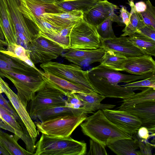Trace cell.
I'll use <instances>...</instances> for the list:
<instances>
[{"instance_id":"1","label":"cell","mask_w":155,"mask_h":155,"mask_svg":"<svg viewBox=\"0 0 155 155\" xmlns=\"http://www.w3.org/2000/svg\"><path fill=\"white\" fill-rule=\"evenodd\" d=\"M91 83L105 97L120 98L123 100L135 93L137 88L121 86L120 83H129L137 80L148 78L155 74L150 73L142 75H131L121 73L100 64L88 71Z\"/></svg>"},{"instance_id":"2","label":"cell","mask_w":155,"mask_h":155,"mask_svg":"<svg viewBox=\"0 0 155 155\" xmlns=\"http://www.w3.org/2000/svg\"><path fill=\"white\" fill-rule=\"evenodd\" d=\"M80 125L85 135L105 146L116 140L133 137L109 120L102 110L87 117Z\"/></svg>"},{"instance_id":"3","label":"cell","mask_w":155,"mask_h":155,"mask_svg":"<svg viewBox=\"0 0 155 155\" xmlns=\"http://www.w3.org/2000/svg\"><path fill=\"white\" fill-rule=\"evenodd\" d=\"M35 145V155H84L87 153L86 143L70 136L51 137L42 134Z\"/></svg>"},{"instance_id":"4","label":"cell","mask_w":155,"mask_h":155,"mask_svg":"<svg viewBox=\"0 0 155 155\" xmlns=\"http://www.w3.org/2000/svg\"><path fill=\"white\" fill-rule=\"evenodd\" d=\"M0 77L6 78L12 82L17 90L18 97L26 108L47 79L45 72L42 71L35 75H28L2 70Z\"/></svg>"},{"instance_id":"5","label":"cell","mask_w":155,"mask_h":155,"mask_svg":"<svg viewBox=\"0 0 155 155\" xmlns=\"http://www.w3.org/2000/svg\"><path fill=\"white\" fill-rule=\"evenodd\" d=\"M67 97L47 79L43 86L28 103L27 110L31 119L36 112L47 108L65 106Z\"/></svg>"},{"instance_id":"6","label":"cell","mask_w":155,"mask_h":155,"mask_svg":"<svg viewBox=\"0 0 155 155\" xmlns=\"http://www.w3.org/2000/svg\"><path fill=\"white\" fill-rule=\"evenodd\" d=\"M87 115H66L34 123L38 132L47 136L67 137L70 136L75 129L85 120Z\"/></svg>"},{"instance_id":"7","label":"cell","mask_w":155,"mask_h":155,"mask_svg":"<svg viewBox=\"0 0 155 155\" xmlns=\"http://www.w3.org/2000/svg\"><path fill=\"white\" fill-rule=\"evenodd\" d=\"M40 66L45 73L79 84L100 94L91 83L88 71L83 70L79 66L50 61L41 64Z\"/></svg>"},{"instance_id":"8","label":"cell","mask_w":155,"mask_h":155,"mask_svg":"<svg viewBox=\"0 0 155 155\" xmlns=\"http://www.w3.org/2000/svg\"><path fill=\"white\" fill-rule=\"evenodd\" d=\"M69 38L70 48L86 50L102 48L101 38L96 27L83 19L74 25Z\"/></svg>"},{"instance_id":"9","label":"cell","mask_w":155,"mask_h":155,"mask_svg":"<svg viewBox=\"0 0 155 155\" xmlns=\"http://www.w3.org/2000/svg\"><path fill=\"white\" fill-rule=\"evenodd\" d=\"M26 49L29 58L34 64L56 59L65 50L57 43L39 34L28 43Z\"/></svg>"},{"instance_id":"10","label":"cell","mask_w":155,"mask_h":155,"mask_svg":"<svg viewBox=\"0 0 155 155\" xmlns=\"http://www.w3.org/2000/svg\"><path fill=\"white\" fill-rule=\"evenodd\" d=\"M15 25L17 44L25 48L29 43L38 37L40 31L34 25L29 24L18 9L19 0H6Z\"/></svg>"},{"instance_id":"11","label":"cell","mask_w":155,"mask_h":155,"mask_svg":"<svg viewBox=\"0 0 155 155\" xmlns=\"http://www.w3.org/2000/svg\"><path fill=\"white\" fill-rule=\"evenodd\" d=\"M119 9L116 5L107 0H98L88 10L84 13L83 19L89 24L97 27L109 17L113 22L120 26H125L119 16L114 13L115 10Z\"/></svg>"},{"instance_id":"12","label":"cell","mask_w":155,"mask_h":155,"mask_svg":"<svg viewBox=\"0 0 155 155\" xmlns=\"http://www.w3.org/2000/svg\"><path fill=\"white\" fill-rule=\"evenodd\" d=\"M0 92L4 93L20 117L29 136L36 138L38 133L36 126L28 113L27 108L21 102L17 94L10 87L8 84L0 77Z\"/></svg>"},{"instance_id":"13","label":"cell","mask_w":155,"mask_h":155,"mask_svg":"<svg viewBox=\"0 0 155 155\" xmlns=\"http://www.w3.org/2000/svg\"><path fill=\"white\" fill-rule=\"evenodd\" d=\"M2 70L28 75H35L41 71L19 58L4 47L0 48V71Z\"/></svg>"},{"instance_id":"14","label":"cell","mask_w":155,"mask_h":155,"mask_svg":"<svg viewBox=\"0 0 155 155\" xmlns=\"http://www.w3.org/2000/svg\"><path fill=\"white\" fill-rule=\"evenodd\" d=\"M101 42L102 48L105 51H109L127 58L145 55L126 36L116 37L101 40Z\"/></svg>"},{"instance_id":"15","label":"cell","mask_w":155,"mask_h":155,"mask_svg":"<svg viewBox=\"0 0 155 155\" xmlns=\"http://www.w3.org/2000/svg\"><path fill=\"white\" fill-rule=\"evenodd\" d=\"M102 110L110 122L132 136L142 126L140 120L137 117L126 111L110 109Z\"/></svg>"},{"instance_id":"16","label":"cell","mask_w":155,"mask_h":155,"mask_svg":"<svg viewBox=\"0 0 155 155\" xmlns=\"http://www.w3.org/2000/svg\"><path fill=\"white\" fill-rule=\"evenodd\" d=\"M137 117L142 126L147 128L150 133L155 135V101H148L120 109Z\"/></svg>"},{"instance_id":"17","label":"cell","mask_w":155,"mask_h":155,"mask_svg":"<svg viewBox=\"0 0 155 155\" xmlns=\"http://www.w3.org/2000/svg\"><path fill=\"white\" fill-rule=\"evenodd\" d=\"M105 52L103 48L86 50L70 48L62 56L68 61L81 66L97 62L101 63Z\"/></svg>"},{"instance_id":"18","label":"cell","mask_w":155,"mask_h":155,"mask_svg":"<svg viewBox=\"0 0 155 155\" xmlns=\"http://www.w3.org/2000/svg\"><path fill=\"white\" fill-rule=\"evenodd\" d=\"M123 71L138 75L155 73V61L151 56L147 55L127 58Z\"/></svg>"},{"instance_id":"19","label":"cell","mask_w":155,"mask_h":155,"mask_svg":"<svg viewBox=\"0 0 155 155\" xmlns=\"http://www.w3.org/2000/svg\"><path fill=\"white\" fill-rule=\"evenodd\" d=\"M84 12L73 10L63 13L46 12L41 17L52 26L60 30L83 19Z\"/></svg>"},{"instance_id":"20","label":"cell","mask_w":155,"mask_h":155,"mask_svg":"<svg viewBox=\"0 0 155 155\" xmlns=\"http://www.w3.org/2000/svg\"><path fill=\"white\" fill-rule=\"evenodd\" d=\"M0 25L7 46L17 44L15 27L6 0H0Z\"/></svg>"},{"instance_id":"21","label":"cell","mask_w":155,"mask_h":155,"mask_svg":"<svg viewBox=\"0 0 155 155\" xmlns=\"http://www.w3.org/2000/svg\"><path fill=\"white\" fill-rule=\"evenodd\" d=\"M0 112L5 123L9 125L15 130V134L18 136L25 144L26 150L34 153L35 150V142L37 139L32 138L25 131L19 123L3 106L0 105Z\"/></svg>"},{"instance_id":"22","label":"cell","mask_w":155,"mask_h":155,"mask_svg":"<svg viewBox=\"0 0 155 155\" xmlns=\"http://www.w3.org/2000/svg\"><path fill=\"white\" fill-rule=\"evenodd\" d=\"M83 114H87L88 113L82 107L75 108L66 106H57L48 107L39 110L36 113L32 118H37L40 122H43L64 115H78Z\"/></svg>"},{"instance_id":"23","label":"cell","mask_w":155,"mask_h":155,"mask_svg":"<svg viewBox=\"0 0 155 155\" xmlns=\"http://www.w3.org/2000/svg\"><path fill=\"white\" fill-rule=\"evenodd\" d=\"M83 104L82 107L88 114L92 113L98 110L110 109L114 108L115 105L103 104L101 102L105 97L97 93L86 94L81 92L74 93Z\"/></svg>"},{"instance_id":"24","label":"cell","mask_w":155,"mask_h":155,"mask_svg":"<svg viewBox=\"0 0 155 155\" xmlns=\"http://www.w3.org/2000/svg\"><path fill=\"white\" fill-rule=\"evenodd\" d=\"M18 9L23 15L29 14L40 17L46 12L57 11L54 5L42 3L35 0H19Z\"/></svg>"},{"instance_id":"25","label":"cell","mask_w":155,"mask_h":155,"mask_svg":"<svg viewBox=\"0 0 155 155\" xmlns=\"http://www.w3.org/2000/svg\"><path fill=\"white\" fill-rule=\"evenodd\" d=\"M139 140L133 136L131 139H120L108 144L107 146L118 155H138Z\"/></svg>"},{"instance_id":"26","label":"cell","mask_w":155,"mask_h":155,"mask_svg":"<svg viewBox=\"0 0 155 155\" xmlns=\"http://www.w3.org/2000/svg\"><path fill=\"white\" fill-rule=\"evenodd\" d=\"M98 0H60L54 5L58 13L73 10L82 11L84 13L92 7Z\"/></svg>"},{"instance_id":"27","label":"cell","mask_w":155,"mask_h":155,"mask_svg":"<svg viewBox=\"0 0 155 155\" xmlns=\"http://www.w3.org/2000/svg\"><path fill=\"white\" fill-rule=\"evenodd\" d=\"M45 73L47 79L55 85L67 97L71 94L77 92L86 94L96 93L94 92L79 84L74 83L52 74Z\"/></svg>"},{"instance_id":"28","label":"cell","mask_w":155,"mask_h":155,"mask_svg":"<svg viewBox=\"0 0 155 155\" xmlns=\"http://www.w3.org/2000/svg\"><path fill=\"white\" fill-rule=\"evenodd\" d=\"M19 137L14 134L10 135L0 129V142L3 147L11 155H31L30 153L21 147L18 143Z\"/></svg>"},{"instance_id":"29","label":"cell","mask_w":155,"mask_h":155,"mask_svg":"<svg viewBox=\"0 0 155 155\" xmlns=\"http://www.w3.org/2000/svg\"><path fill=\"white\" fill-rule=\"evenodd\" d=\"M141 91L130 96L122 101L123 103L117 108L120 109L148 101H155V88L148 87L137 88Z\"/></svg>"},{"instance_id":"30","label":"cell","mask_w":155,"mask_h":155,"mask_svg":"<svg viewBox=\"0 0 155 155\" xmlns=\"http://www.w3.org/2000/svg\"><path fill=\"white\" fill-rule=\"evenodd\" d=\"M128 38L145 55L155 56V41L137 32L132 34Z\"/></svg>"},{"instance_id":"31","label":"cell","mask_w":155,"mask_h":155,"mask_svg":"<svg viewBox=\"0 0 155 155\" xmlns=\"http://www.w3.org/2000/svg\"><path fill=\"white\" fill-rule=\"evenodd\" d=\"M128 1L131 7L130 22L122 30L124 33L121 35L122 36H129L146 25L141 14L136 10L134 0Z\"/></svg>"},{"instance_id":"32","label":"cell","mask_w":155,"mask_h":155,"mask_svg":"<svg viewBox=\"0 0 155 155\" xmlns=\"http://www.w3.org/2000/svg\"><path fill=\"white\" fill-rule=\"evenodd\" d=\"M127 58L109 51H105L100 64L117 71H123L124 65Z\"/></svg>"},{"instance_id":"33","label":"cell","mask_w":155,"mask_h":155,"mask_svg":"<svg viewBox=\"0 0 155 155\" xmlns=\"http://www.w3.org/2000/svg\"><path fill=\"white\" fill-rule=\"evenodd\" d=\"M112 22L111 17H109L96 28L101 40L116 37L113 30Z\"/></svg>"},{"instance_id":"34","label":"cell","mask_w":155,"mask_h":155,"mask_svg":"<svg viewBox=\"0 0 155 155\" xmlns=\"http://www.w3.org/2000/svg\"><path fill=\"white\" fill-rule=\"evenodd\" d=\"M7 50L13 53L19 58L29 65L36 68L29 58L27 50L22 46L16 44L8 46Z\"/></svg>"},{"instance_id":"35","label":"cell","mask_w":155,"mask_h":155,"mask_svg":"<svg viewBox=\"0 0 155 155\" xmlns=\"http://www.w3.org/2000/svg\"><path fill=\"white\" fill-rule=\"evenodd\" d=\"M147 8L141 14L145 24L151 26L155 29V7L152 4L149 0L146 2Z\"/></svg>"},{"instance_id":"36","label":"cell","mask_w":155,"mask_h":155,"mask_svg":"<svg viewBox=\"0 0 155 155\" xmlns=\"http://www.w3.org/2000/svg\"><path fill=\"white\" fill-rule=\"evenodd\" d=\"M121 86L132 88L151 87L155 88V74L147 79L121 85Z\"/></svg>"},{"instance_id":"37","label":"cell","mask_w":155,"mask_h":155,"mask_svg":"<svg viewBox=\"0 0 155 155\" xmlns=\"http://www.w3.org/2000/svg\"><path fill=\"white\" fill-rule=\"evenodd\" d=\"M39 35L57 43L65 50L70 48L69 37H62L61 36L59 33L57 35H51L40 31L39 32Z\"/></svg>"},{"instance_id":"38","label":"cell","mask_w":155,"mask_h":155,"mask_svg":"<svg viewBox=\"0 0 155 155\" xmlns=\"http://www.w3.org/2000/svg\"><path fill=\"white\" fill-rule=\"evenodd\" d=\"M105 146L91 139L90 140V149L88 155H107Z\"/></svg>"},{"instance_id":"39","label":"cell","mask_w":155,"mask_h":155,"mask_svg":"<svg viewBox=\"0 0 155 155\" xmlns=\"http://www.w3.org/2000/svg\"><path fill=\"white\" fill-rule=\"evenodd\" d=\"M0 105L4 107L10 114L18 122L24 130H27L25 127L22 121L16 113L13 107L7 101L0 92Z\"/></svg>"},{"instance_id":"40","label":"cell","mask_w":155,"mask_h":155,"mask_svg":"<svg viewBox=\"0 0 155 155\" xmlns=\"http://www.w3.org/2000/svg\"><path fill=\"white\" fill-rule=\"evenodd\" d=\"M139 150H137L138 155H152V150L155 147V144L149 143L139 140Z\"/></svg>"},{"instance_id":"41","label":"cell","mask_w":155,"mask_h":155,"mask_svg":"<svg viewBox=\"0 0 155 155\" xmlns=\"http://www.w3.org/2000/svg\"><path fill=\"white\" fill-rule=\"evenodd\" d=\"M83 104L75 93L67 96L65 106L75 108H80L83 107Z\"/></svg>"},{"instance_id":"42","label":"cell","mask_w":155,"mask_h":155,"mask_svg":"<svg viewBox=\"0 0 155 155\" xmlns=\"http://www.w3.org/2000/svg\"><path fill=\"white\" fill-rule=\"evenodd\" d=\"M150 133L146 127L141 126L138 130L136 134L139 141L146 142L148 141V139L151 137L154 136L150 134Z\"/></svg>"},{"instance_id":"43","label":"cell","mask_w":155,"mask_h":155,"mask_svg":"<svg viewBox=\"0 0 155 155\" xmlns=\"http://www.w3.org/2000/svg\"><path fill=\"white\" fill-rule=\"evenodd\" d=\"M139 33L155 41V29L151 26L145 25L137 30Z\"/></svg>"},{"instance_id":"44","label":"cell","mask_w":155,"mask_h":155,"mask_svg":"<svg viewBox=\"0 0 155 155\" xmlns=\"http://www.w3.org/2000/svg\"><path fill=\"white\" fill-rule=\"evenodd\" d=\"M120 14L119 16L123 23L125 26H127L130 22V13L128 12L124 6H122L120 10Z\"/></svg>"},{"instance_id":"45","label":"cell","mask_w":155,"mask_h":155,"mask_svg":"<svg viewBox=\"0 0 155 155\" xmlns=\"http://www.w3.org/2000/svg\"><path fill=\"white\" fill-rule=\"evenodd\" d=\"M74 25L61 28L59 31V34L62 37H69L71 31Z\"/></svg>"},{"instance_id":"46","label":"cell","mask_w":155,"mask_h":155,"mask_svg":"<svg viewBox=\"0 0 155 155\" xmlns=\"http://www.w3.org/2000/svg\"><path fill=\"white\" fill-rule=\"evenodd\" d=\"M134 5L136 11L139 13L143 12L147 8L146 3L143 1L137 2L134 4Z\"/></svg>"},{"instance_id":"47","label":"cell","mask_w":155,"mask_h":155,"mask_svg":"<svg viewBox=\"0 0 155 155\" xmlns=\"http://www.w3.org/2000/svg\"><path fill=\"white\" fill-rule=\"evenodd\" d=\"M0 128L7 130L15 134V131L14 129L8 124H5L2 121L0 120Z\"/></svg>"},{"instance_id":"48","label":"cell","mask_w":155,"mask_h":155,"mask_svg":"<svg viewBox=\"0 0 155 155\" xmlns=\"http://www.w3.org/2000/svg\"><path fill=\"white\" fill-rule=\"evenodd\" d=\"M45 4L54 5L57 0H35Z\"/></svg>"},{"instance_id":"49","label":"cell","mask_w":155,"mask_h":155,"mask_svg":"<svg viewBox=\"0 0 155 155\" xmlns=\"http://www.w3.org/2000/svg\"><path fill=\"white\" fill-rule=\"evenodd\" d=\"M7 150H3L0 147V155H9Z\"/></svg>"},{"instance_id":"50","label":"cell","mask_w":155,"mask_h":155,"mask_svg":"<svg viewBox=\"0 0 155 155\" xmlns=\"http://www.w3.org/2000/svg\"><path fill=\"white\" fill-rule=\"evenodd\" d=\"M7 45L5 41L3 40L0 38V48L7 46Z\"/></svg>"},{"instance_id":"51","label":"cell","mask_w":155,"mask_h":155,"mask_svg":"<svg viewBox=\"0 0 155 155\" xmlns=\"http://www.w3.org/2000/svg\"><path fill=\"white\" fill-rule=\"evenodd\" d=\"M0 38L5 41L4 37L0 25Z\"/></svg>"},{"instance_id":"52","label":"cell","mask_w":155,"mask_h":155,"mask_svg":"<svg viewBox=\"0 0 155 155\" xmlns=\"http://www.w3.org/2000/svg\"><path fill=\"white\" fill-rule=\"evenodd\" d=\"M0 120L5 123V121L0 112Z\"/></svg>"},{"instance_id":"53","label":"cell","mask_w":155,"mask_h":155,"mask_svg":"<svg viewBox=\"0 0 155 155\" xmlns=\"http://www.w3.org/2000/svg\"><path fill=\"white\" fill-rule=\"evenodd\" d=\"M0 147L3 149V150H6L2 145V144H1L0 142Z\"/></svg>"}]
</instances>
